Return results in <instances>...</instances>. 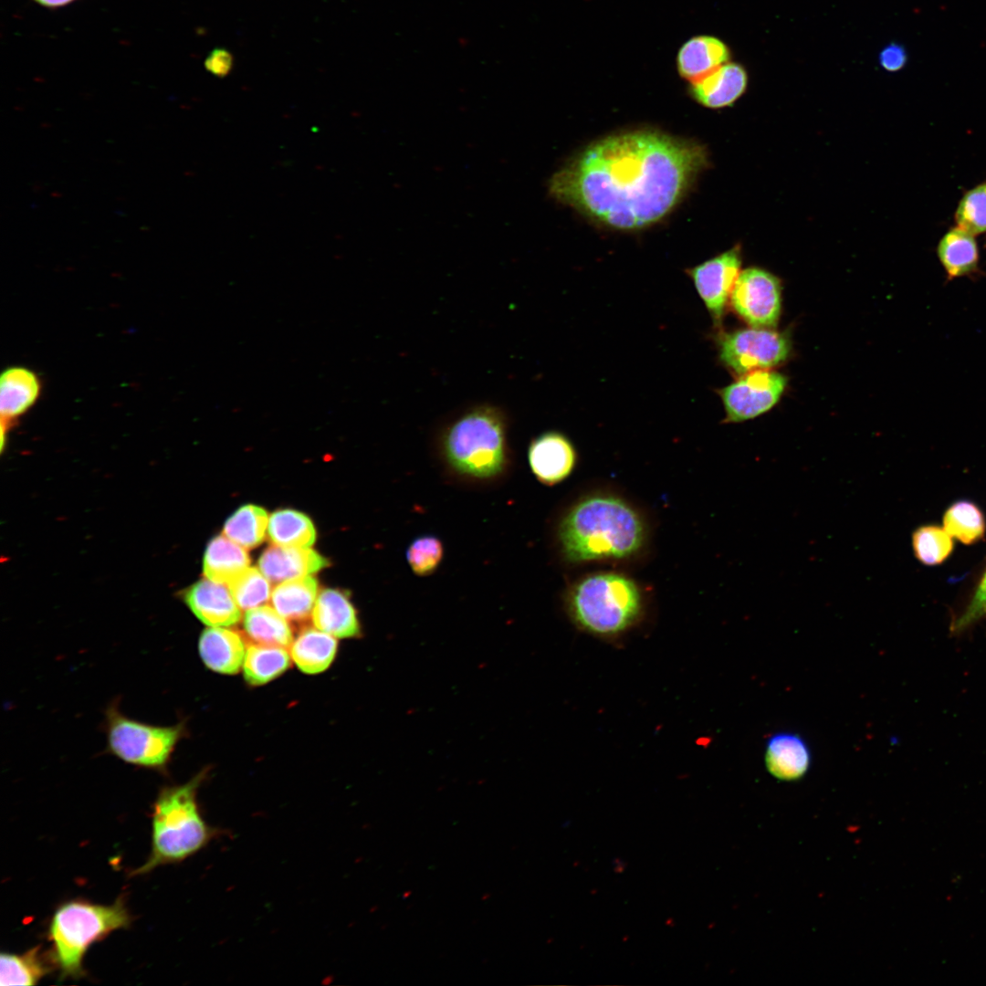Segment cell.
Masks as SVG:
<instances>
[{"instance_id":"6da1fadb","label":"cell","mask_w":986,"mask_h":986,"mask_svg":"<svg viewBox=\"0 0 986 986\" xmlns=\"http://www.w3.org/2000/svg\"><path fill=\"white\" fill-rule=\"evenodd\" d=\"M707 163L699 144L653 131L618 133L559 170L549 193L593 221L634 230L669 214Z\"/></svg>"},{"instance_id":"7a4b0ae2","label":"cell","mask_w":986,"mask_h":986,"mask_svg":"<svg viewBox=\"0 0 986 986\" xmlns=\"http://www.w3.org/2000/svg\"><path fill=\"white\" fill-rule=\"evenodd\" d=\"M509 432L508 414L491 404L472 405L447 419L432 441L433 457L444 480L473 490L502 485L515 464Z\"/></svg>"},{"instance_id":"3957f363","label":"cell","mask_w":986,"mask_h":986,"mask_svg":"<svg viewBox=\"0 0 986 986\" xmlns=\"http://www.w3.org/2000/svg\"><path fill=\"white\" fill-rule=\"evenodd\" d=\"M554 541L563 561L583 563L625 560L636 555L645 541V525L625 500L612 495H593L572 506L559 519Z\"/></svg>"},{"instance_id":"277c9868","label":"cell","mask_w":986,"mask_h":986,"mask_svg":"<svg viewBox=\"0 0 986 986\" xmlns=\"http://www.w3.org/2000/svg\"><path fill=\"white\" fill-rule=\"evenodd\" d=\"M205 773L189 781L163 787L158 793L152 815V850L132 875L147 874L156 867L181 862L205 846L214 830L204 820L196 794Z\"/></svg>"},{"instance_id":"5b68a950","label":"cell","mask_w":986,"mask_h":986,"mask_svg":"<svg viewBox=\"0 0 986 986\" xmlns=\"http://www.w3.org/2000/svg\"><path fill=\"white\" fill-rule=\"evenodd\" d=\"M565 609L575 625L592 635L614 638L641 619L644 598L630 577L612 572L587 575L565 594Z\"/></svg>"},{"instance_id":"8992f818","label":"cell","mask_w":986,"mask_h":986,"mask_svg":"<svg viewBox=\"0 0 986 986\" xmlns=\"http://www.w3.org/2000/svg\"><path fill=\"white\" fill-rule=\"evenodd\" d=\"M131 915L121 898L111 905L71 900L55 911L48 930L53 959L64 978L84 974L83 959L89 948L110 933L128 928Z\"/></svg>"},{"instance_id":"52a82bcc","label":"cell","mask_w":986,"mask_h":986,"mask_svg":"<svg viewBox=\"0 0 986 986\" xmlns=\"http://www.w3.org/2000/svg\"><path fill=\"white\" fill-rule=\"evenodd\" d=\"M105 730L109 751L126 763L163 771L184 736V726H155L123 715L115 704L106 711Z\"/></svg>"},{"instance_id":"ba28073f","label":"cell","mask_w":986,"mask_h":986,"mask_svg":"<svg viewBox=\"0 0 986 986\" xmlns=\"http://www.w3.org/2000/svg\"><path fill=\"white\" fill-rule=\"evenodd\" d=\"M791 347L786 334L766 328L736 330L722 334L719 341L720 361L740 376L782 363Z\"/></svg>"},{"instance_id":"9c48e42d","label":"cell","mask_w":986,"mask_h":986,"mask_svg":"<svg viewBox=\"0 0 986 986\" xmlns=\"http://www.w3.org/2000/svg\"><path fill=\"white\" fill-rule=\"evenodd\" d=\"M787 378L770 370L754 371L718 390L726 413L725 422L740 423L770 411L781 399Z\"/></svg>"},{"instance_id":"30bf717a","label":"cell","mask_w":986,"mask_h":986,"mask_svg":"<svg viewBox=\"0 0 986 986\" xmlns=\"http://www.w3.org/2000/svg\"><path fill=\"white\" fill-rule=\"evenodd\" d=\"M730 302L750 327L773 329L781 310V280L765 269L746 268L737 278Z\"/></svg>"},{"instance_id":"8fae6325","label":"cell","mask_w":986,"mask_h":986,"mask_svg":"<svg viewBox=\"0 0 986 986\" xmlns=\"http://www.w3.org/2000/svg\"><path fill=\"white\" fill-rule=\"evenodd\" d=\"M740 246L736 245L726 252L687 269L698 294L716 324L722 320L740 273Z\"/></svg>"},{"instance_id":"7c38bea8","label":"cell","mask_w":986,"mask_h":986,"mask_svg":"<svg viewBox=\"0 0 986 986\" xmlns=\"http://www.w3.org/2000/svg\"><path fill=\"white\" fill-rule=\"evenodd\" d=\"M527 459L531 473L540 483L554 486L572 473L577 453L565 435L558 431H546L531 439L527 449Z\"/></svg>"},{"instance_id":"4fadbf2b","label":"cell","mask_w":986,"mask_h":986,"mask_svg":"<svg viewBox=\"0 0 986 986\" xmlns=\"http://www.w3.org/2000/svg\"><path fill=\"white\" fill-rule=\"evenodd\" d=\"M184 601L196 618L208 626H231L242 617L229 588L207 578L190 586L184 593Z\"/></svg>"},{"instance_id":"5bb4252c","label":"cell","mask_w":986,"mask_h":986,"mask_svg":"<svg viewBox=\"0 0 986 986\" xmlns=\"http://www.w3.org/2000/svg\"><path fill=\"white\" fill-rule=\"evenodd\" d=\"M246 648L245 637L225 626H209L198 641L199 655L205 666L226 675L236 674L243 667Z\"/></svg>"},{"instance_id":"9a60e30c","label":"cell","mask_w":986,"mask_h":986,"mask_svg":"<svg viewBox=\"0 0 986 986\" xmlns=\"http://www.w3.org/2000/svg\"><path fill=\"white\" fill-rule=\"evenodd\" d=\"M329 565V561L309 548L272 545L258 560L262 573L272 582L313 574Z\"/></svg>"},{"instance_id":"2e32d148","label":"cell","mask_w":986,"mask_h":986,"mask_svg":"<svg viewBox=\"0 0 986 986\" xmlns=\"http://www.w3.org/2000/svg\"><path fill=\"white\" fill-rule=\"evenodd\" d=\"M311 620L317 629L336 638L357 637L362 633L355 607L348 594L338 589L327 588L318 594Z\"/></svg>"},{"instance_id":"e0dca14e","label":"cell","mask_w":986,"mask_h":986,"mask_svg":"<svg viewBox=\"0 0 986 986\" xmlns=\"http://www.w3.org/2000/svg\"><path fill=\"white\" fill-rule=\"evenodd\" d=\"M748 75L745 68L734 62H727L702 79L690 84L694 99L711 109L733 104L746 90Z\"/></svg>"},{"instance_id":"ac0fdd59","label":"cell","mask_w":986,"mask_h":986,"mask_svg":"<svg viewBox=\"0 0 986 986\" xmlns=\"http://www.w3.org/2000/svg\"><path fill=\"white\" fill-rule=\"evenodd\" d=\"M40 388L37 374L27 368L16 366L3 372L0 378L2 435L16 418L36 403Z\"/></svg>"},{"instance_id":"d6986e66","label":"cell","mask_w":986,"mask_h":986,"mask_svg":"<svg viewBox=\"0 0 986 986\" xmlns=\"http://www.w3.org/2000/svg\"><path fill=\"white\" fill-rule=\"evenodd\" d=\"M729 49L721 39L712 36H697L679 48L677 66L679 75L691 84L729 62Z\"/></svg>"},{"instance_id":"ffe728a7","label":"cell","mask_w":986,"mask_h":986,"mask_svg":"<svg viewBox=\"0 0 986 986\" xmlns=\"http://www.w3.org/2000/svg\"><path fill=\"white\" fill-rule=\"evenodd\" d=\"M765 763L768 771L777 779L794 781L808 771L811 763L810 750L797 734L776 733L767 741Z\"/></svg>"},{"instance_id":"44dd1931","label":"cell","mask_w":986,"mask_h":986,"mask_svg":"<svg viewBox=\"0 0 986 986\" xmlns=\"http://www.w3.org/2000/svg\"><path fill=\"white\" fill-rule=\"evenodd\" d=\"M937 256L948 280L970 277L979 270L980 250L975 236L958 226L939 239Z\"/></svg>"},{"instance_id":"7402d4cb","label":"cell","mask_w":986,"mask_h":986,"mask_svg":"<svg viewBox=\"0 0 986 986\" xmlns=\"http://www.w3.org/2000/svg\"><path fill=\"white\" fill-rule=\"evenodd\" d=\"M338 643L335 637L319 629H302L289 647L290 656L298 668L306 674L325 671L334 660Z\"/></svg>"},{"instance_id":"603a6c76","label":"cell","mask_w":986,"mask_h":986,"mask_svg":"<svg viewBox=\"0 0 986 986\" xmlns=\"http://www.w3.org/2000/svg\"><path fill=\"white\" fill-rule=\"evenodd\" d=\"M249 563L250 559L245 548L225 535H218L206 546L203 572L207 579L228 584L245 571Z\"/></svg>"},{"instance_id":"cb8c5ba5","label":"cell","mask_w":986,"mask_h":986,"mask_svg":"<svg viewBox=\"0 0 986 986\" xmlns=\"http://www.w3.org/2000/svg\"><path fill=\"white\" fill-rule=\"evenodd\" d=\"M318 596V582L304 576L280 582L272 590V607L288 621L301 622L311 616Z\"/></svg>"},{"instance_id":"d4e9b609","label":"cell","mask_w":986,"mask_h":986,"mask_svg":"<svg viewBox=\"0 0 986 986\" xmlns=\"http://www.w3.org/2000/svg\"><path fill=\"white\" fill-rule=\"evenodd\" d=\"M243 627L246 636L254 644L289 648L294 639L288 620L267 605L247 610Z\"/></svg>"},{"instance_id":"484cf974","label":"cell","mask_w":986,"mask_h":986,"mask_svg":"<svg viewBox=\"0 0 986 986\" xmlns=\"http://www.w3.org/2000/svg\"><path fill=\"white\" fill-rule=\"evenodd\" d=\"M267 534L275 545L309 548L316 540V530L311 519L294 509L273 512L268 520Z\"/></svg>"},{"instance_id":"4316f807","label":"cell","mask_w":986,"mask_h":986,"mask_svg":"<svg viewBox=\"0 0 986 986\" xmlns=\"http://www.w3.org/2000/svg\"><path fill=\"white\" fill-rule=\"evenodd\" d=\"M290 657L287 648L250 644L243 663L245 679L253 686L267 684L288 668Z\"/></svg>"},{"instance_id":"83f0119b","label":"cell","mask_w":986,"mask_h":986,"mask_svg":"<svg viewBox=\"0 0 986 986\" xmlns=\"http://www.w3.org/2000/svg\"><path fill=\"white\" fill-rule=\"evenodd\" d=\"M267 511L247 504L236 509L226 521L224 535L245 549H253L264 540L268 527Z\"/></svg>"},{"instance_id":"f1b7e54d","label":"cell","mask_w":986,"mask_h":986,"mask_svg":"<svg viewBox=\"0 0 986 986\" xmlns=\"http://www.w3.org/2000/svg\"><path fill=\"white\" fill-rule=\"evenodd\" d=\"M49 967L44 961L38 947L23 954L3 952L0 955V984L35 985L46 976Z\"/></svg>"},{"instance_id":"f546056e","label":"cell","mask_w":986,"mask_h":986,"mask_svg":"<svg viewBox=\"0 0 986 986\" xmlns=\"http://www.w3.org/2000/svg\"><path fill=\"white\" fill-rule=\"evenodd\" d=\"M943 525L952 538L967 545L981 540L986 529L982 511L969 500H959L951 504L944 513Z\"/></svg>"},{"instance_id":"4dcf8cb0","label":"cell","mask_w":986,"mask_h":986,"mask_svg":"<svg viewBox=\"0 0 986 986\" xmlns=\"http://www.w3.org/2000/svg\"><path fill=\"white\" fill-rule=\"evenodd\" d=\"M912 547L916 558L923 564L933 566L942 563L952 552V537L936 525L918 527L912 534Z\"/></svg>"},{"instance_id":"1f68e13d","label":"cell","mask_w":986,"mask_h":986,"mask_svg":"<svg viewBox=\"0 0 986 986\" xmlns=\"http://www.w3.org/2000/svg\"><path fill=\"white\" fill-rule=\"evenodd\" d=\"M240 609L247 611L264 605L271 596L269 580L258 569L247 567L228 583Z\"/></svg>"},{"instance_id":"d6a6232c","label":"cell","mask_w":986,"mask_h":986,"mask_svg":"<svg viewBox=\"0 0 986 986\" xmlns=\"http://www.w3.org/2000/svg\"><path fill=\"white\" fill-rule=\"evenodd\" d=\"M445 556L443 541L435 535L425 534L414 539L405 551L406 561L413 573L418 577L433 575L440 567Z\"/></svg>"},{"instance_id":"836d02e7","label":"cell","mask_w":986,"mask_h":986,"mask_svg":"<svg viewBox=\"0 0 986 986\" xmlns=\"http://www.w3.org/2000/svg\"><path fill=\"white\" fill-rule=\"evenodd\" d=\"M954 219L958 226L974 236L986 234V181L964 192Z\"/></svg>"},{"instance_id":"e575fe53","label":"cell","mask_w":986,"mask_h":986,"mask_svg":"<svg viewBox=\"0 0 986 986\" xmlns=\"http://www.w3.org/2000/svg\"><path fill=\"white\" fill-rule=\"evenodd\" d=\"M983 617H986V571L975 588L970 602L959 616L953 620L950 630L955 634L963 632Z\"/></svg>"},{"instance_id":"d590c367","label":"cell","mask_w":986,"mask_h":986,"mask_svg":"<svg viewBox=\"0 0 986 986\" xmlns=\"http://www.w3.org/2000/svg\"><path fill=\"white\" fill-rule=\"evenodd\" d=\"M878 58L885 70L897 72L907 65L908 57L903 45L892 42L881 50Z\"/></svg>"},{"instance_id":"8d00e7d4","label":"cell","mask_w":986,"mask_h":986,"mask_svg":"<svg viewBox=\"0 0 986 986\" xmlns=\"http://www.w3.org/2000/svg\"><path fill=\"white\" fill-rule=\"evenodd\" d=\"M45 6L57 7L64 5L73 0H35Z\"/></svg>"}]
</instances>
